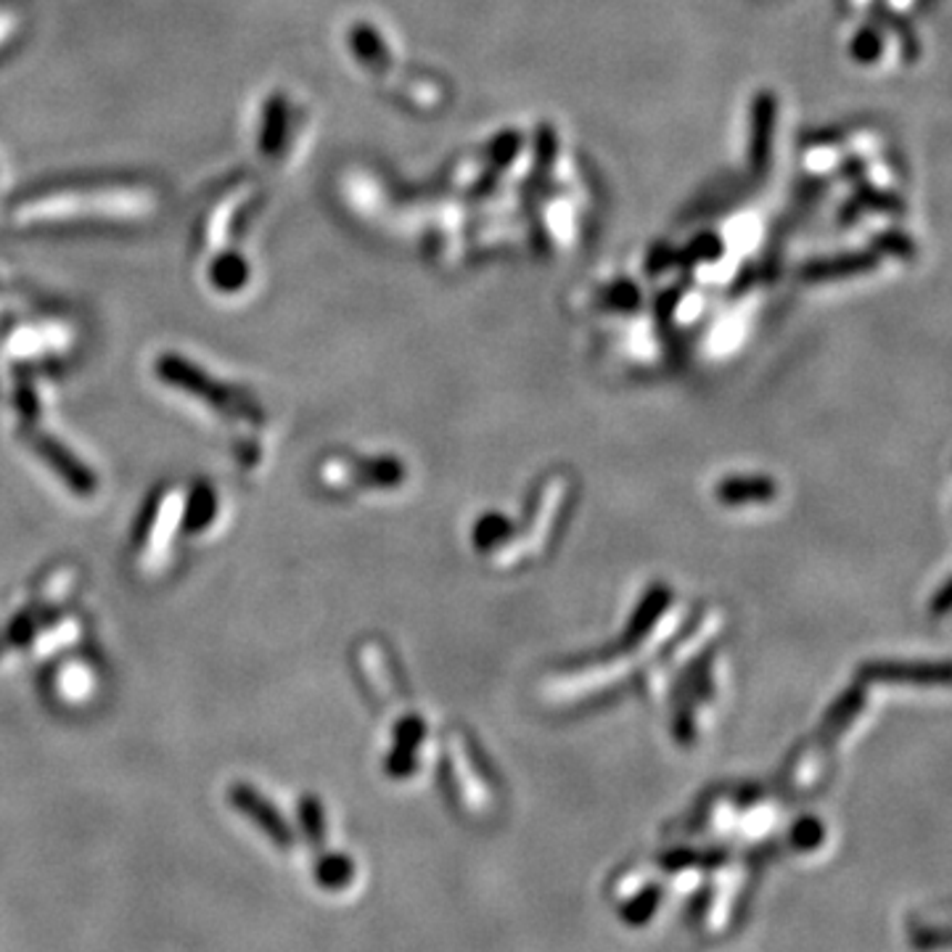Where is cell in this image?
<instances>
[{
	"mask_svg": "<svg viewBox=\"0 0 952 952\" xmlns=\"http://www.w3.org/2000/svg\"><path fill=\"white\" fill-rule=\"evenodd\" d=\"M35 447H38V453L40 455H45L48 461H51L53 464V468H56V472L64 476L66 482H70V485L77 489V493H93V476L85 472L83 466L77 464V461L72 458L70 453L66 451H61V447L56 445V442L53 439H48V437H40L38 442H35Z\"/></svg>",
	"mask_w": 952,
	"mask_h": 952,
	"instance_id": "obj_1",
	"label": "cell"
},
{
	"mask_svg": "<svg viewBox=\"0 0 952 952\" xmlns=\"http://www.w3.org/2000/svg\"><path fill=\"white\" fill-rule=\"evenodd\" d=\"M770 485L765 482H727L723 487V498L727 500H744V498H770Z\"/></svg>",
	"mask_w": 952,
	"mask_h": 952,
	"instance_id": "obj_2",
	"label": "cell"
}]
</instances>
